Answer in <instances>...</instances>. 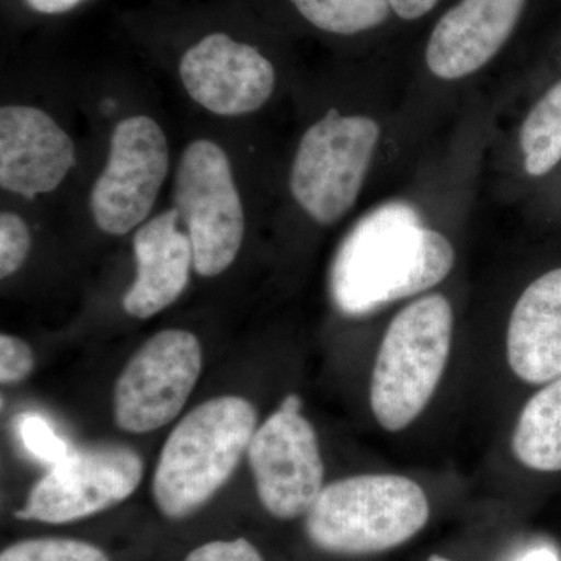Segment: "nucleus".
<instances>
[{"mask_svg": "<svg viewBox=\"0 0 561 561\" xmlns=\"http://www.w3.org/2000/svg\"><path fill=\"white\" fill-rule=\"evenodd\" d=\"M136 276L125 291V312L147 320L179 300L190 284L194 251L175 209H165L140 225L133 238Z\"/></svg>", "mask_w": 561, "mask_h": 561, "instance_id": "nucleus-14", "label": "nucleus"}, {"mask_svg": "<svg viewBox=\"0 0 561 561\" xmlns=\"http://www.w3.org/2000/svg\"><path fill=\"white\" fill-rule=\"evenodd\" d=\"M247 453L265 511L286 522L308 515L324 489V465L311 421L279 408L254 432Z\"/></svg>", "mask_w": 561, "mask_h": 561, "instance_id": "nucleus-10", "label": "nucleus"}, {"mask_svg": "<svg viewBox=\"0 0 561 561\" xmlns=\"http://www.w3.org/2000/svg\"><path fill=\"white\" fill-rule=\"evenodd\" d=\"M184 561H264L260 551L245 538L209 541L187 553Z\"/></svg>", "mask_w": 561, "mask_h": 561, "instance_id": "nucleus-23", "label": "nucleus"}, {"mask_svg": "<svg viewBox=\"0 0 561 561\" xmlns=\"http://www.w3.org/2000/svg\"><path fill=\"white\" fill-rule=\"evenodd\" d=\"M77 164L72 138L47 111L32 105L0 110V187L20 197L50 194Z\"/></svg>", "mask_w": 561, "mask_h": 561, "instance_id": "nucleus-12", "label": "nucleus"}, {"mask_svg": "<svg viewBox=\"0 0 561 561\" xmlns=\"http://www.w3.org/2000/svg\"><path fill=\"white\" fill-rule=\"evenodd\" d=\"M197 335L164 330L144 343L114 389V420L122 431L149 434L175 420L202 375Z\"/></svg>", "mask_w": 561, "mask_h": 561, "instance_id": "nucleus-8", "label": "nucleus"}, {"mask_svg": "<svg viewBox=\"0 0 561 561\" xmlns=\"http://www.w3.org/2000/svg\"><path fill=\"white\" fill-rule=\"evenodd\" d=\"M524 168L530 176H542L561 161V81L546 92L524 121Z\"/></svg>", "mask_w": 561, "mask_h": 561, "instance_id": "nucleus-17", "label": "nucleus"}, {"mask_svg": "<svg viewBox=\"0 0 561 561\" xmlns=\"http://www.w3.org/2000/svg\"><path fill=\"white\" fill-rule=\"evenodd\" d=\"M529 0H459L432 28L426 65L442 80H460L489 65L512 38Z\"/></svg>", "mask_w": 561, "mask_h": 561, "instance_id": "nucleus-13", "label": "nucleus"}, {"mask_svg": "<svg viewBox=\"0 0 561 561\" xmlns=\"http://www.w3.org/2000/svg\"><path fill=\"white\" fill-rule=\"evenodd\" d=\"M507 359L526 383L545 386L561 376V268L534 280L513 308Z\"/></svg>", "mask_w": 561, "mask_h": 561, "instance_id": "nucleus-15", "label": "nucleus"}, {"mask_svg": "<svg viewBox=\"0 0 561 561\" xmlns=\"http://www.w3.org/2000/svg\"><path fill=\"white\" fill-rule=\"evenodd\" d=\"M427 561H451L449 559H445V557L442 556H431Z\"/></svg>", "mask_w": 561, "mask_h": 561, "instance_id": "nucleus-28", "label": "nucleus"}, {"mask_svg": "<svg viewBox=\"0 0 561 561\" xmlns=\"http://www.w3.org/2000/svg\"><path fill=\"white\" fill-rule=\"evenodd\" d=\"M313 27L351 36L375 31L389 21V0H290Z\"/></svg>", "mask_w": 561, "mask_h": 561, "instance_id": "nucleus-18", "label": "nucleus"}, {"mask_svg": "<svg viewBox=\"0 0 561 561\" xmlns=\"http://www.w3.org/2000/svg\"><path fill=\"white\" fill-rule=\"evenodd\" d=\"M142 474V460L125 446L72 451L33 486L16 516L47 524L79 522L130 497Z\"/></svg>", "mask_w": 561, "mask_h": 561, "instance_id": "nucleus-9", "label": "nucleus"}, {"mask_svg": "<svg viewBox=\"0 0 561 561\" xmlns=\"http://www.w3.org/2000/svg\"><path fill=\"white\" fill-rule=\"evenodd\" d=\"M431 505L423 486L397 474H362L321 490L305 530L321 551L371 556L398 548L424 529Z\"/></svg>", "mask_w": 561, "mask_h": 561, "instance_id": "nucleus-3", "label": "nucleus"}, {"mask_svg": "<svg viewBox=\"0 0 561 561\" xmlns=\"http://www.w3.org/2000/svg\"><path fill=\"white\" fill-rule=\"evenodd\" d=\"M16 430L22 445L33 459L49 465L50 468L60 463L72 453L68 443L62 440L54 427L36 413L21 415L16 420Z\"/></svg>", "mask_w": 561, "mask_h": 561, "instance_id": "nucleus-20", "label": "nucleus"}, {"mask_svg": "<svg viewBox=\"0 0 561 561\" xmlns=\"http://www.w3.org/2000/svg\"><path fill=\"white\" fill-rule=\"evenodd\" d=\"M279 408L286 409V411L290 412H301L302 398L297 393L287 394V397L284 398V401L280 402Z\"/></svg>", "mask_w": 561, "mask_h": 561, "instance_id": "nucleus-27", "label": "nucleus"}, {"mask_svg": "<svg viewBox=\"0 0 561 561\" xmlns=\"http://www.w3.org/2000/svg\"><path fill=\"white\" fill-rule=\"evenodd\" d=\"M32 249L27 221L13 210L0 214V278L7 279L21 271Z\"/></svg>", "mask_w": 561, "mask_h": 561, "instance_id": "nucleus-21", "label": "nucleus"}, {"mask_svg": "<svg viewBox=\"0 0 561 561\" xmlns=\"http://www.w3.org/2000/svg\"><path fill=\"white\" fill-rule=\"evenodd\" d=\"M169 161L168 136L157 121L136 114L117 122L90 195L99 230L125 236L146 224L168 179Z\"/></svg>", "mask_w": 561, "mask_h": 561, "instance_id": "nucleus-7", "label": "nucleus"}, {"mask_svg": "<svg viewBox=\"0 0 561 561\" xmlns=\"http://www.w3.org/2000/svg\"><path fill=\"white\" fill-rule=\"evenodd\" d=\"M257 413L241 397L202 402L171 432L153 476V497L165 518L202 508L225 485L249 451Z\"/></svg>", "mask_w": 561, "mask_h": 561, "instance_id": "nucleus-2", "label": "nucleus"}, {"mask_svg": "<svg viewBox=\"0 0 561 561\" xmlns=\"http://www.w3.org/2000/svg\"><path fill=\"white\" fill-rule=\"evenodd\" d=\"M180 79L203 110L241 117L261 110L275 91L276 72L256 47L210 33L184 51Z\"/></svg>", "mask_w": 561, "mask_h": 561, "instance_id": "nucleus-11", "label": "nucleus"}, {"mask_svg": "<svg viewBox=\"0 0 561 561\" xmlns=\"http://www.w3.org/2000/svg\"><path fill=\"white\" fill-rule=\"evenodd\" d=\"M512 451L529 470L561 471V376L524 405L513 431Z\"/></svg>", "mask_w": 561, "mask_h": 561, "instance_id": "nucleus-16", "label": "nucleus"}, {"mask_svg": "<svg viewBox=\"0 0 561 561\" xmlns=\"http://www.w3.org/2000/svg\"><path fill=\"white\" fill-rule=\"evenodd\" d=\"M522 561H559L557 553L548 548L535 549V551L527 552Z\"/></svg>", "mask_w": 561, "mask_h": 561, "instance_id": "nucleus-26", "label": "nucleus"}, {"mask_svg": "<svg viewBox=\"0 0 561 561\" xmlns=\"http://www.w3.org/2000/svg\"><path fill=\"white\" fill-rule=\"evenodd\" d=\"M0 561H110L91 542L70 538H35L14 542L0 553Z\"/></svg>", "mask_w": 561, "mask_h": 561, "instance_id": "nucleus-19", "label": "nucleus"}, {"mask_svg": "<svg viewBox=\"0 0 561 561\" xmlns=\"http://www.w3.org/2000/svg\"><path fill=\"white\" fill-rule=\"evenodd\" d=\"M35 368V356L31 346L14 335H0V381L16 383L24 381Z\"/></svg>", "mask_w": 561, "mask_h": 561, "instance_id": "nucleus-22", "label": "nucleus"}, {"mask_svg": "<svg viewBox=\"0 0 561 561\" xmlns=\"http://www.w3.org/2000/svg\"><path fill=\"white\" fill-rule=\"evenodd\" d=\"M391 11L402 21H416L430 14L442 0H389Z\"/></svg>", "mask_w": 561, "mask_h": 561, "instance_id": "nucleus-24", "label": "nucleus"}, {"mask_svg": "<svg viewBox=\"0 0 561 561\" xmlns=\"http://www.w3.org/2000/svg\"><path fill=\"white\" fill-rule=\"evenodd\" d=\"M453 243L427 228L405 202H389L362 217L335 253L330 290L346 317H365L423 294L448 278Z\"/></svg>", "mask_w": 561, "mask_h": 561, "instance_id": "nucleus-1", "label": "nucleus"}, {"mask_svg": "<svg viewBox=\"0 0 561 561\" xmlns=\"http://www.w3.org/2000/svg\"><path fill=\"white\" fill-rule=\"evenodd\" d=\"M453 331V306L440 294L412 301L391 320L370 387L373 415L382 430H405L430 404L448 365Z\"/></svg>", "mask_w": 561, "mask_h": 561, "instance_id": "nucleus-4", "label": "nucleus"}, {"mask_svg": "<svg viewBox=\"0 0 561 561\" xmlns=\"http://www.w3.org/2000/svg\"><path fill=\"white\" fill-rule=\"evenodd\" d=\"M173 209L190 234L197 275L214 278L230 268L245 236V213L224 147L210 139L187 144L173 180Z\"/></svg>", "mask_w": 561, "mask_h": 561, "instance_id": "nucleus-5", "label": "nucleus"}, {"mask_svg": "<svg viewBox=\"0 0 561 561\" xmlns=\"http://www.w3.org/2000/svg\"><path fill=\"white\" fill-rule=\"evenodd\" d=\"M378 122L328 111L306 130L290 169V192L313 221L334 225L359 197L378 146Z\"/></svg>", "mask_w": 561, "mask_h": 561, "instance_id": "nucleus-6", "label": "nucleus"}, {"mask_svg": "<svg viewBox=\"0 0 561 561\" xmlns=\"http://www.w3.org/2000/svg\"><path fill=\"white\" fill-rule=\"evenodd\" d=\"M33 11L43 14H61L76 9L83 0H24Z\"/></svg>", "mask_w": 561, "mask_h": 561, "instance_id": "nucleus-25", "label": "nucleus"}]
</instances>
